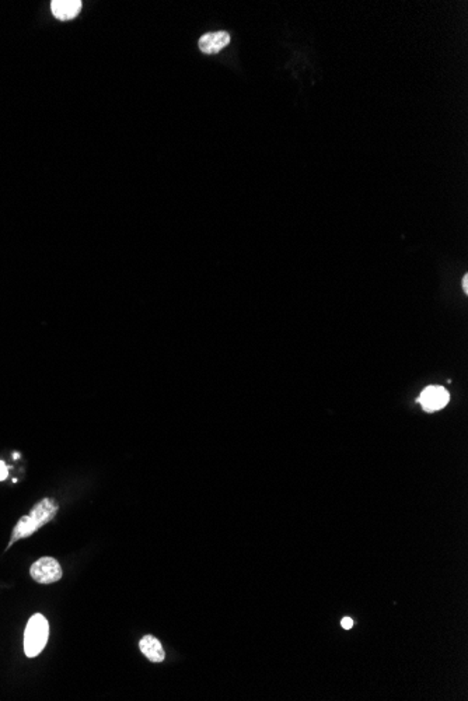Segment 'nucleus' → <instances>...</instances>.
I'll list each match as a JSON object with an SVG mask.
<instances>
[{
	"label": "nucleus",
	"mask_w": 468,
	"mask_h": 701,
	"mask_svg": "<svg viewBox=\"0 0 468 701\" xmlns=\"http://www.w3.org/2000/svg\"><path fill=\"white\" fill-rule=\"evenodd\" d=\"M449 401H450L449 392L443 386H437V385L427 386L418 398V402L427 413L443 409L449 404Z\"/></svg>",
	"instance_id": "obj_4"
},
{
	"label": "nucleus",
	"mask_w": 468,
	"mask_h": 701,
	"mask_svg": "<svg viewBox=\"0 0 468 701\" xmlns=\"http://www.w3.org/2000/svg\"><path fill=\"white\" fill-rule=\"evenodd\" d=\"M340 626H342V628L349 630L353 626V620L350 619V618H343V619L340 620Z\"/></svg>",
	"instance_id": "obj_9"
},
{
	"label": "nucleus",
	"mask_w": 468,
	"mask_h": 701,
	"mask_svg": "<svg viewBox=\"0 0 468 701\" xmlns=\"http://www.w3.org/2000/svg\"><path fill=\"white\" fill-rule=\"evenodd\" d=\"M463 290H464V292H466V294H467V292H468V276H467V275H464V278H463Z\"/></svg>",
	"instance_id": "obj_10"
},
{
	"label": "nucleus",
	"mask_w": 468,
	"mask_h": 701,
	"mask_svg": "<svg viewBox=\"0 0 468 701\" xmlns=\"http://www.w3.org/2000/svg\"><path fill=\"white\" fill-rule=\"evenodd\" d=\"M230 43V36L226 31H214L208 33L199 38V49L204 53L213 55L224 49Z\"/></svg>",
	"instance_id": "obj_6"
},
{
	"label": "nucleus",
	"mask_w": 468,
	"mask_h": 701,
	"mask_svg": "<svg viewBox=\"0 0 468 701\" xmlns=\"http://www.w3.org/2000/svg\"><path fill=\"white\" fill-rule=\"evenodd\" d=\"M9 476V468L6 466V463L3 460H0V482L6 480Z\"/></svg>",
	"instance_id": "obj_8"
},
{
	"label": "nucleus",
	"mask_w": 468,
	"mask_h": 701,
	"mask_svg": "<svg viewBox=\"0 0 468 701\" xmlns=\"http://www.w3.org/2000/svg\"><path fill=\"white\" fill-rule=\"evenodd\" d=\"M140 653L155 663H160L166 658V653L163 650L162 643L155 636H145L139 643Z\"/></svg>",
	"instance_id": "obj_7"
},
{
	"label": "nucleus",
	"mask_w": 468,
	"mask_h": 701,
	"mask_svg": "<svg viewBox=\"0 0 468 701\" xmlns=\"http://www.w3.org/2000/svg\"><path fill=\"white\" fill-rule=\"evenodd\" d=\"M49 637L48 620L41 613L33 615L24 631V654L28 658L38 657L43 653Z\"/></svg>",
	"instance_id": "obj_2"
},
{
	"label": "nucleus",
	"mask_w": 468,
	"mask_h": 701,
	"mask_svg": "<svg viewBox=\"0 0 468 701\" xmlns=\"http://www.w3.org/2000/svg\"><path fill=\"white\" fill-rule=\"evenodd\" d=\"M30 576L36 582L48 585V584L58 582L63 576V571H62V567L56 559L41 557L31 566Z\"/></svg>",
	"instance_id": "obj_3"
},
{
	"label": "nucleus",
	"mask_w": 468,
	"mask_h": 701,
	"mask_svg": "<svg viewBox=\"0 0 468 701\" xmlns=\"http://www.w3.org/2000/svg\"><path fill=\"white\" fill-rule=\"evenodd\" d=\"M59 511V505L53 498H43L38 501L30 511L28 515L21 517L16 527L11 531V537L7 549H10L20 539H26L34 535L38 529H41L48 522H51ZM6 549V550H7Z\"/></svg>",
	"instance_id": "obj_1"
},
{
	"label": "nucleus",
	"mask_w": 468,
	"mask_h": 701,
	"mask_svg": "<svg viewBox=\"0 0 468 701\" xmlns=\"http://www.w3.org/2000/svg\"><path fill=\"white\" fill-rule=\"evenodd\" d=\"M82 4L83 3L80 0H53L51 3V10L55 19L61 21H68L79 16Z\"/></svg>",
	"instance_id": "obj_5"
}]
</instances>
